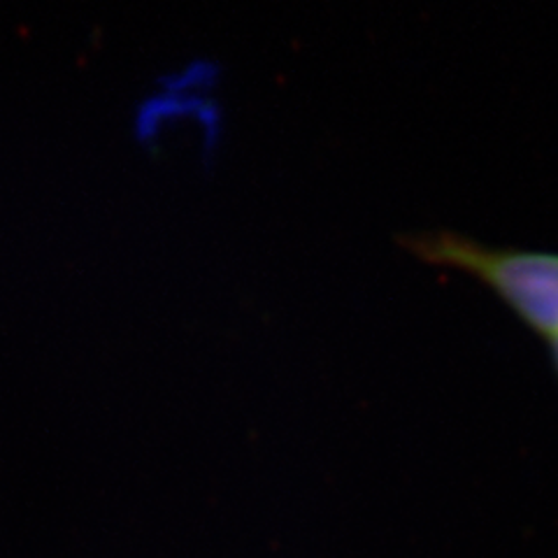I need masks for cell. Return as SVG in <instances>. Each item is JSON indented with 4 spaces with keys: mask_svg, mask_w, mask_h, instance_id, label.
I'll use <instances>...</instances> for the list:
<instances>
[{
    "mask_svg": "<svg viewBox=\"0 0 558 558\" xmlns=\"http://www.w3.org/2000/svg\"><path fill=\"white\" fill-rule=\"evenodd\" d=\"M398 242L422 264L473 277L537 338L558 336V252L488 247L457 231H416Z\"/></svg>",
    "mask_w": 558,
    "mask_h": 558,
    "instance_id": "1",
    "label": "cell"
}]
</instances>
